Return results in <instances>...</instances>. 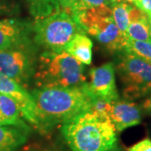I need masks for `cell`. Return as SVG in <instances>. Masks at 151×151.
I'll return each mask as SVG.
<instances>
[{
  "instance_id": "obj_17",
  "label": "cell",
  "mask_w": 151,
  "mask_h": 151,
  "mask_svg": "<svg viewBox=\"0 0 151 151\" xmlns=\"http://www.w3.org/2000/svg\"><path fill=\"white\" fill-rule=\"evenodd\" d=\"M129 9V4L120 1L116 2L112 6L113 21L117 25V27L119 28V31L124 35H126L127 29L130 24Z\"/></svg>"
},
{
  "instance_id": "obj_2",
  "label": "cell",
  "mask_w": 151,
  "mask_h": 151,
  "mask_svg": "<svg viewBox=\"0 0 151 151\" xmlns=\"http://www.w3.org/2000/svg\"><path fill=\"white\" fill-rule=\"evenodd\" d=\"M61 132L71 151H113L117 145L116 130L111 120L92 112L65 122Z\"/></svg>"
},
{
  "instance_id": "obj_7",
  "label": "cell",
  "mask_w": 151,
  "mask_h": 151,
  "mask_svg": "<svg viewBox=\"0 0 151 151\" xmlns=\"http://www.w3.org/2000/svg\"><path fill=\"white\" fill-rule=\"evenodd\" d=\"M117 69L125 86L124 96L127 100L139 98L151 91V64L126 53Z\"/></svg>"
},
{
  "instance_id": "obj_8",
  "label": "cell",
  "mask_w": 151,
  "mask_h": 151,
  "mask_svg": "<svg viewBox=\"0 0 151 151\" xmlns=\"http://www.w3.org/2000/svg\"><path fill=\"white\" fill-rule=\"evenodd\" d=\"M87 87L95 96L103 97L112 103L119 100L113 63L108 62L91 69L90 82L87 83Z\"/></svg>"
},
{
  "instance_id": "obj_1",
  "label": "cell",
  "mask_w": 151,
  "mask_h": 151,
  "mask_svg": "<svg viewBox=\"0 0 151 151\" xmlns=\"http://www.w3.org/2000/svg\"><path fill=\"white\" fill-rule=\"evenodd\" d=\"M30 94L35 102L34 127L41 134H49L57 125L91 109L92 94L86 82L80 86L37 88Z\"/></svg>"
},
{
  "instance_id": "obj_19",
  "label": "cell",
  "mask_w": 151,
  "mask_h": 151,
  "mask_svg": "<svg viewBox=\"0 0 151 151\" xmlns=\"http://www.w3.org/2000/svg\"><path fill=\"white\" fill-rule=\"evenodd\" d=\"M112 102L108 101L103 97H97L92 94V104H91V109L89 112L97 114L98 116L105 118V119H110V111L112 107Z\"/></svg>"
},
{
  "instance_id": "obj_18",
  "label": "cell",
  "mask_w": 151,
  "mask_h": 151,
  "mask_svg": "<svg viewBox=\"0 0 151 151\" xmlns=\"http://www.w3.org/2000/svg\"><path fill=\"white\" fill-rule=\"evenodd\" d=\"M124 50L126 53L133 55L151 64V41H136L129 40Z\"/></svg>"
},
{
  "instance_id": "obj_6",
  "label": "cell",
  "mask_w": 151,
  "mask_h": 151,
  "mask_svg": "<svg viewBox=\"0 0 151 151\" xmlns=\"http://www.w3.org/2000/svg\"><path fill=\"white\" fill-rule=\"evenodd\" d=\"M36 63L32 43L0 50V73L24 87L34 77Z\"/></svg>"
},
{
  "instance_id": "obj_20",
  "label": "cell",
  "mask_w": 151,
  "mask_h": 151,
  "mask_svg": "<svg viewBox=\"0 0 151 151\" xmlns=\"http://www.w3.org/2000/svg\"><path fill=\"white\" fill-rule=\"evenodd\" d=\"M120 0H76L74 4L70 9V14L86 10L92 9L97 6L106 4L108 6H113L116 2Z\"/></svg>"
},
{
  "instance_id": "obj_26",
  "label": "cell",
  "mask_w": 151,
  "mask_h": 151,
  "mask_svg": "<svg viewBox=\"0 0 151 151\" xmlns=\"http://www.w3.org/2000/svg\"><path fill=\"white\" fill-rule=\"evenodd\" d=\"M143 107H144V108L145 109L146 111L151 113V96L145 101Z\"/></svg>"
},
{
  "instance_id": "obj_16",
  "label": "cell",
  "mask_w": 151,
  "mask_h": 151,
  "mask_svg": "<svg viewBox=\"0 0 151 151\" xmlns=\"http://www.w3.org/2000/svg\"><path fill=\"white\" fill-rule=\"evenodd\" d=\"M126 35L129 40L136 41H151V24L150 20L130 23Z\"/></svg>"
},
{
  "instance_id": "obj_10",
  "label": "cell",
  "mask_w": 151,
  "mask_h": 151,
  "mask_svg": "<svg viewBox=\"0 0 151 151\" xmlns=\"http://www.w3.org/2000/svg\"><path fill=\"white\" fill-rule=\"evenodd\" d=\"M110 120L118 132L139 125L141 123V110L136 103L117 100L112 103Z\"/></svg>"
},
{
  "instance_id": "obj_13",
  "label": "cell",
  "mask_w": 151,
  "mask_h": 151,
  "mask_svg": "<svg viewBox=\"0 0 151 151\" xmlns=\"http://www.w3.org/2000/svg\"><path fill=\"white\" fill-rule=\"evenodd\" d=\"M64 51L72 55L81 64L90 65L92 59V41L85 33L77 34L67 44Z\"/></svg>"
},
{
  "instance_id": "obj_28",
  "label": "cell",
  "mask_w": 151,
  "mask_h": 151,
  "mask_svg": "<svg viewBox=\"0 0 151 151\" xmlns=\"http://www.w3.org/2000/svg\"><path fill=\"white\" fill-rule=\"evenodd\" d=\"M150 24H151V19H150Z\"/></svg>"
},
{
  "instance_id": "obj_22",
  "label": "cell",
  "mask_w": 151,
  "mask_h": 151,
  "mask_svg": "<svg viewBox=\"0 0 151 151\" xmlns=\"http://www.w3.org/2000/svg\"><path fill=\"white\" fill-rule=\"evenodd\" d=\"M128 151H151V139L146 138L131 146Z\"/></svg>"
},
{
  "instance_id": "obj_25",
  "label": "cell",
  "mask_w": 151,
  "mask_h": 151,
  "mask_svg": "<svg viewBox=\"0 0 151 151\" xmlns=\"http://www.w3.org/2000/svg\"><path fill=\"white\" fill-rule=\"evenodd\" d=\"M28 151H59L56 149L52 148V147H49V146H36V147H33L30 150Z\"/></svg>"
},
{
  "instance_id": "obj_3",
  "label": "cell",
  "mask_w": 151,
  "mask_h": 151,
  "mask_svg": "<svg viewBox=\"0 0 151 151\" xmlns=\"http://www.w3.org/2000/svg\"><path fill=\"white\" fill-rule=\"evenodd\" d=\"M84 66L65 51H45L37 60L34 79L38 88L80 86L86 82Z\"/></svg>"
},
{
  "instance_id": "obj_12",
  "label": "cell",
  "mask_w": 151,
  "mask_h": 151,
  "mask_svg": "<svg viewBox=\"0 0 151 151\" xmlns=\"http://www.w3.org/2000/svg\"><path fill=\"white\" fill-rule=\"evenodd\" d=\"M29 127L24 125H0V151H16L27 141Z\"/></svg>"
},
{
  "instance_id": "obj_4",
  "label": "cell",
  "mask_w": 151,
  "mask_h": 151,
  "mask_svg": "<svg viewBox=\"0 0 151 151\" xmlns=\"http://www.w3.org/2000/svg\"><path fill=\"white\" fill-rule=\"evenodd\" d=\"M34 32L35 45L54 52L63 51L76 35L86 33L71 14L66 10L36 19Z\"/></svg>"
},
{
  "instance_id": "obj_24",
  "label": "cell",
  "mask_w": 151,
  "mask_h": 151,
  "mask_svg": "<svg viewBox=\"0 0 151 151\" xmlns=\"http://www.w3.org/2000/svg\"><path fill=\"white\" fill-rule=\"evenodd\" d=\"M76 0H58L60 6L63 8L64 9H71L72 5L74 4Z\"/></svg>"
},
{
  "instance_id": "obj_9",
  "label": "cell",
  "mask_w": 151,
  "mask_h": 151,
  "mask_svg": "<svg viewBox=\"0 0 151 151\" xmlns=\"http://www.w3.org/2000/svg\"><path fill=\"white\" fill-rule=\"evenodd\" d=\"M0 94L13 99L22 116L33 126L35 125V102L31 94L24 86L0 73Z\"/></svg>"
},
{
  "instance_id": "obj_27",
  "label": "cell",
  "mask_w": 151,
  "mask_h": 151,
  "mask_svg": "<svg viewBox=\"0 0 151 151\" xmlns=\"http://www.w3.org/2000/svg\"><path fill=\"white\" fill-rule=\"evenodd\" d=\"M124 1H125V2H128V3H133V4H134L136 0H124Z\"/></svg>"
},
{
  "instance_id": "obj_15",
  "label": "cell",
  "mask_w": 151,
  "mask_h": 151,
  "mask_svg": "<svg viewBox=\"0 0 151 151\" xmlns=\"http://www.w3.org/2000/svg\"><path fill=\"white\" fill-rule=\"evenodd\" d=\"M29 12L36 19H41L60 10L58 0H27Z\"/></svg>"
},
{
  "instance_id": "obj_5",
  "label": "cell",
  "mask_w": 151,
  "mask_h": 151,
  "mask_svg": "<svg viewBox=\"0 0 151 151\" xmlns=\"http://www.w3.org/2000/svg\"><path fill=\"white\" fill-rule=\"evenodd\" d=\"M71 15L85 32L97 39L109 51L124 50L129 39L119 31L115 24L110 6L103 4Z\"/></svg>"
},
{
  "instance_id": "obj_14",
  "label": "cell",
  "mask_w": 151,
  "mask_h": 151,
  "mask_svg": "<svg viewBox=\"0 0 151 151\" xmlns=\"http://www.w3.org/2000/svg\"><path fill=\"white\" fill-rule=\"evenodd\" d=\"M19 109L13 99L0 94V125H24Z\"/></svg>"
},
{
  "instance_id": "obj_23",
  "label": "cell",
  "mask_w": 151,
  "mask_h": 151,
  "mask_svg": "<svg viewBox=\"0 0 151 151\" xmlns=\"http://www.w3.org/2000/svg\"><path fill=\"white\" fill-rule=\"evenodd\" d=\"M134 5L144 11L148 15L150 20L151 19V0H136Z\"/></svg>"
},
{
  "instance_id": "obj_11",
  "label": "cell",
  "mask_w": 151,
  "mask_h": 151,
  "mask_svg": "<svg viewBox=\"0 0 151 151\" xmlns=\"http://www.w3.org/2000/svg\"><path fill=\"white\" fill-rule=\"evenodd\" d=\"M29 43L31 42L24 24L15 19L0 20V50Z\"/></svg>"
},
{
  "instance_id": "obj_21",
  "label": "cell",
  "mask_w": 151,
  "mask_h": 151,
  "mask_svg": "<svg viewBox=\"0 0 151 151\" xmlns=\"http://www.w3.org/2000/svg\"><path fill=\"white\" fill-rule=\"evenodd\" d=\"M129 15L130 23L137 21H145L150 20L148 15L146 14L144 11H142L140 9H139L136 6L129 5Z\"/></svg>"
}]
</instances>
